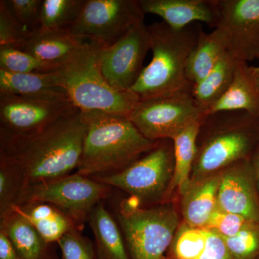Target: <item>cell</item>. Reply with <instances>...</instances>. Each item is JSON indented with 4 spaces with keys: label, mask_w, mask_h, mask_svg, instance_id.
<instances>
[{
    "label": "cell",
    "mask_w": 259,
    "mask_h": 259,
    "mask_svg": "<svg viewBox=\"0 0 259 259\" xmlns=\"http://www.w3.org/2000/svg\"><path fill=\"white\" fill-rule=\"evenodd\" d=\"M79 110L69 99H44L0 94V134H35Z\"/></svg>",
    "instance_id": "11"
},
{
    "label": "cell",
    "mask_w": 259,
    "mask_h": 259,
    "mask_svg": "<svg viewBox=\"0 0 259 259\" xmlns=\"http://www.w3.org/2000/svg\"><path fill=\"white\" fill-rule=\"evenodd\" d=\"M226 52V40L218 29L214 28L209 33L202 29L187 62V81L193 86L202 81Z\"/></svg>",
    "instance_id": "22"
},
{
    "label": "cell",
    "mask_w": 259,
    "mask_h": 259,
    "mask_svg": "<svg viewBox=\"0 0 259 259\" xmlns=\"http://www.w3.org/2000/svg\"><path fill=\"white\" fill-rule=\"evenodd\" d=\"M87 125L82 156L76 173L85 177L123 170L157 146L127 117L100 111L81 112Z\"/></svg>",
    "instance_id": "2"
},
{
    "label": "cell",
    "mask_w": 259,
    "mask_h": 259,
    "mask_svg": "<svg viewBox=\"0 0 259 259\" xmlns=\"http://www.w3.org/2000/svg\"><path fill=\"white\" fill-rule=\"evenodd\" d=\"M88 219L102 258L130 259L120 228L103 204H97Z\"/></svg>",
    "instance_id": "24"
},
{
    "label": "cell",
    "mask_w": 259,
    "mask_h": 259,
    "mask_svg": "<svg viewBox=\"0 0 259 259\" xmlns=\"http://www.w3.org/2000/svg\"><path fill=\"white\" fill-rule=\"evenodd\" d=\"M145 14L161 17L175 30H182L195 22L215 28L220 18L218 0H139Z\"/></svg>",
    "instance_id": "15"
},
{
    "label": "cell",
    "mask_w": 259,
    "mask_h": 259,
    "mask_svg": "<svg viewBox=\"0 0 259 259\" xmlns=\"http://www.w3.org/2000/svg\"><path fill=\"white\" fill-rule=\"evenodd\" d=\"M64 259H94L93 247L77 228L66 233L58 241Z\"/></svg>",
    "instance_id": "34"
},
{
    "label": "cell",
    "mask_w": 259,
    "mask_h": 259,
    "mask_svg": "<svg viewBox=\"0 0 259 259\" xmlns=\"http://www.w3.org/2000/svg\"><path fill=\"white\" fill-rule=\"evenodd\" d=\"M59 66L38 60L28 53L11 46L0 47V69L11 73L49 72Z\"/></svg>",
    "instance_id": "28"
},
{
    "label": "cell",
    "mask_w": 259,
    "mask_h": 259,
    "mask_svg": "<svg viewBox=\"0 0 259 259\" xmlns=\"http://www.w3.org/2000/svg\"><path fill=\"white\" fill-rule=\"evenodd\" d=\"M1 229L9 237L22 259H40L47 244L36 230L16 212L1 220Z\"/></svg>",
    "instance_id": "25"
},
{
    "label": "cell",
    "mask_w": 259,
    "mask_h": 259,
    "mask_svg": "<svg viewBox=\"0 0 259 259\" xmlns=\"http://www.w3.org/2000/svg\"><path fill=\"white\" fill-rule=\"evenodd\" d=\"M259 139V119L243 111L206 114L197 134L191 181L250 160Z\"/></svg>",
    "instance_id": "3"
},
{
    "label": "cell",
    "mask_w": 259,
    "mask_h": 259,
    "mask_svg": "<svg viewBox=\"0 0 259 259\" xmlns=\"http://www.w3.org/2000/svg\"><path fill=\"white\" fill-rule=\"evenodd\" d=\"M24 189L23 181L6 162L0 160V216L1 220L13 213Z\"/></svg>",
    "instance_id": "29"
},
{
    "label": "cell",
    "mask_w": 259,
    "mask_h": 259,
    "mask_svg": "<svg viewBox=\"0 0 259 259\" xmlns=\"http://www.w3.org/2000/svg\"><path fill=\"white\" fill-rule=\"evenodd\" d=\"M219 111H243L259 119V88L245 61H238L231 87L206 114Z\"/></svg>",
    "instance_id": "18"
},
{
    "label": "cell",
    "mask_w": 259,
    "mask_h": 259,
    "mask_svg": "<svg viewBox=\"0 0 259 259\" xmlns=\"http://www.w3.org/2000/svg\"><path fill=\"white\" fill-rule=\"evenodd\" d=\"M0 259H22L3 229H0Z\"/></svg>",
    "instance_id": "36"
},
{
    "label": "cell",
    "mask_w": 259,
    "mask_h": 259,
    "mask_svg": "<svg viewBox=\"0 0 259 259\" xmlns=\"http://www.w3.org/2000/svg\"><path fill=\"white\" fill-rule=\"evenodd\" d=\"M15 18L30 31L38 30L42 0H5Z\"/></svg>",
    "instance_id": "33"
},
{
    "label": "cell",
    "mask_w": 259,
    "mask_h": 259,
    "mask_svg": "<svg viewBox=\"0 0 259 259\" xmlns=\"http://www.w3.org/2000/svg\"><path fill=\"white\" fill-rule=\"evenodd\" d=\"M148 29L152 59L130 91L144 100L192 89L186 69L202 27L193 23L175 30L161 22L148 25Z\"/></svg>",
    "instance_id": "4"
},
{
    "label": "cell",
    "mask_w": 259,
    "mask_h": 259,
    "mask_svg": "<svg viewBox=\"0 0 259 259\" xmlns=\"http://www.w3.org/2000/svg\"><path fill=\"white\" fill-rule=\"evenodd\" d=\"M175 170V150L171 140H163L156 148L122 171L92 177L108 186L117 187L141 202L163 203Z\"/></svg>",
    "instance_id": "7"
},
{
    "label": "cell",
    "mask_w": 259,
    "mask_h": 259,
    "mask_svg": "<svg viewBox=\"0 0 259 259\" xmlns=\"http://www.w3.org/2000/svg\"><path fill=\"white\" fill-rule=\"evenodd\" d=\"M221 171L191 181L181 195L182 222L193 228H204L218 207Z\"/></svg>",
    "instance_id": "16"
},
{
    "label": "cell",
    "mask_w": 259,
    "mask_h": 259,
    "mask_svg": "<svg viewBox=\"0 0 259 259\" xmlns=\"http://www.w3.org/2000/svg\"><path fill=\"white\" fill-rule=\"evenodd\" d=\"M117 217L132 259H164L182 223L169 203L141 208L124 202Z\"/></svg>",
    "instance_id": "6"
},
{
    "label": "cell",
    "mask_w": 259,
    "mask_h": 259,
    "mask_svg": "<svg viewBox=\"0 0 259 259\" xmlns=\"http://www.w3.org/2000/svg\"><path fill=\"white\" fill-rule=\"evenodd\" d=\"M201 121L190 124L182 134L172 140L175 150V170L171 184L162 204L168 203L175 192L182 195L190 185Z\"/></svg>",
    "instance_id": "21"
},
{
    "label": "cell",
    "mask_w": 259,
    "mask_h": 259,
    "mask_svg": "<svg viewBox=\"0 0 259 259\" xmlns=\"http://www.w3.org/2000/svg\"><path fill=\"white\" fill-rule=\"evenodd\" d=\"M227 52L238 60L259 59V0H218Z\"/></svg>",
    "instance_id": "13"
},
{
    "label": "cell",
    "mask_w": 259,
    "mask_h": 259,
    "mask_svg": "<svg viewBox=\"0 0 259 259\" xmlns=\"http://www.w3.org/2000/svg\"><path fill=\"white\" fill-rule=\"evenodd\" d=\"M86 0H42L39 30L69 29L79 18Z\"/></svg>",
    "instance_id": "26"
},
{
    "label": "cell",
    "mask_w": 259,
    "mask_h": 259,
    "mask_svg": "<svg viewBox=\"0 0 259 259\" xmlns=\"http://www.w3.org/2000/svg\"><path fill=\"white\" fill-rule=\"evenodd\" d=\"M164 259H180L178 258H176V257H173V258H165Z\"/></svg>",
    "instance_id": "39"
},
{
    "label": "cell",
    "mask_w": 259,
    "mask_h": 259,
    "mask_svg": "<svg viewBox=\"0 0 259 259\" xmlns=\"http://www.w3.org/2000/svg\"><path fill=\"white\" fill-rule=\"evenodd\" d=\"M13 212L25 218L46 243L59 241L68 232L77 228L74 221L55 206L34 202L15 206Z\"/></svg>",
    "instance_id": "20"
},
{
    "label": "cell",
    "mask_w": 259,
    "mask_h": 259,
    "mask_svg": "<svg viewBox=\"0 0 259 259\" xmlns=\"http://www.w3.org/2000/svg\"><path fill=\"white\" fill-rule=\"evenodd\" d=\"M86 133L77 110L34 134H0V160L18 173L24 189L68 176L79 166Z\"/></svg>",
    "instance_id": "1"
},
{
    "label": "cell",
    "mask_w": 259,
    "mask_h": 259,
    "mask_svg": "<svg viewBox=\"0 0 259 259\" xmlns=\"http://www.w3.org/2000/svg\"><path fill=\"white\" fill-rule=\"evenodd\" d=\"M32 31L24 27L12 14L5 4L0 1V47L11 46L15 47L21 44L30 35Z\"/></svg>",
    "instance_id": "31"
},
{
    "label": "cell",
    "mask_w": 259,
    "mask_h": 259,
    "mask_svg": "<svg viewBox=\"0 0 259 259\" xmlns=\"http://www.w3.org/2000/svg\"><path fill=\"white\" fill-rule=\"evenodd\" d=\"M218 207L259 223V190L250 160H243L221 171Z\"/></svg>",
    "instance_id": "14"
},
{
    "label": "cell",
    "mask_w": 259,
    "mask_h": 259,
    "mask_svg": "<svg viewBox=\"0 0 259 259\" xmlns=\"http://www.w3.org/2000/svg\"><path fill=\"white\" fill-rule=\"evenodd\" d=\"M207 236V230L193 228L185 223H181L171 245L174 257L180 259H198L205 248Z\"/></svg>",
    "instance_id": "27"
},
{
    "label": "cell",
    "mask_w": 259,
    "mask_h": 259,
    "mask_svg": "<svg viewBox=\"0 0 259 259\" xmlns=\"http://www.w3.org/2000/svg\"><path fill=\"white\" fill-rule=\"evenodd\" d=\"M250 223L251 221L241 215L226 212L217 207L204 229L214 232L222 238H231Z\"/></svg>",
    "instance_id": "32"
},
{
    "label": "cell",
    "mask_w": 259,
    "mask_h": 259,
    "mask_svg": "<svg viewBox=\"0 0 259 259\" xmlns=\"http://www.w3.org/2000/svg\"><path fill=\"white\" fill-rule=\"evenodd\" d=\"M198 259H234L224 239L214 232L208 231L207 243Z\"/></svg>",
    "instance_id": "35"
},
{
    "label": "cell",
    "mask_w": 259,
    "mask_h": 259,
    "mask_svg": "<svg viewBox=\"0 0 259 259\" xmlns=\"http://www.w3.org/2000/svg\"><path fill=\"white\" fill-rule=\"evenodd\" d=\"M250 163H251L252 167H253V171H254L259 190V139L254 148V151H253V153H252L251 157L250 158Z\"/></svg>",
    "instance_id": "37"
},
{
    "label": "cell",
    "mask_w": 259,
    "mask_h": 259,
    "mask_svg": "<svg viewBox=\"0 0 259 259\" xmlns=\"http://www.w3.org/2000/svg\"><path fill=\"white\" fill-rule=\"evenodd\" d=\"M151 49L148 25L141 22L118 41L99 49L100 69L109 84L120 92L130 91L141 76L145 57Z\"/></svg>",
    "instance_id": "12"
},
{
    "label": "cell",
    "mask_w": 259,
    "mask_h": 259,
    "mask_svg": "<svg viewBox=\"0 0 259 259\" xmlns=\"http://www.w3.org/2000/svg\"><path fill=\"white\" fill-rule=\"evenodd\" d=\"M251 71L257 86L259 88V66H251Z\"/></svg>",
    "instance_id": "38"
},
{
    "label": "cell",
    "mask_w": 259,
    "mask_h": 259,
    "mask_svg": "<svg viewBox=\"0 0 259 259\" xmlns=\"http://www.w3.org/2000/svg\"><path fill=\"white\" fill-rule=\"evenodd\" d=\"M100 47L85 42L56 69L59 85L81 112L100 111L128 118L140 98L131 91L120 92L105 79L99 63Z\"/></svg>",
    "instance_id": "5"
},
{
    "label": "cell",
    "mask_w": 259,
    "mask_h": 259,
    "mask_svg": "<svg viewBox=\"0 0 259 259\" xmlns=\"http://www.w3.org/2000/svg\"><path fill=\"white\" fill-rule=\"evenodd\" d=\"M108 186L76 173L25 187L18 205L40 202L55 206L75 224L83 222L108 194Z\"/></svg>",
    "instance_id": "10"
},
{
    "label": "cell",
    "mask_w": 259,
    "mask_h": 259,
    "mask_svg": "<svg viewBox=\"0 0 259 259\" xmlns=\"http://www.w3.org/2000/svg\"><path fill=\"white\" fill-rule=\"evenodd\" d=\"M84 42L69 29L48 31L38 29L14 48L28 53L42 62L59 67Z\"/></svg>",
    "instance_id": "17"
},
{
    "label": "cell",
    "mask_w": 259,
    "mask_h": 259,
    "mask_svg": "<svg viewBox=\"0 0 259 259\" xmlns=\"http://www.w3.org/2000/svg\"><path fill=\"white\" fill-rule=\"evenodd\" d=\"M0 94L35 98L69 99L59 85L56 70L18 74L0 69Z\"/></svg>",
    "instance_id": "19"
},
{
    "label": "cell",
    "mask_w": 259,
    "mask_h": 259,
    "mask_svg": "<svg viewBox=\"0 0 259 259\" xmlns=\"http://www.w3.org/2000/svg\"><path fill=\"white\" fill-rule=\"evenodd\" d=\"M145 15L139 0H86L69 30L81 40L108 47L144 22Z\"/></svg>",
    "instance_id": "9"
},
{
    "label": "cell",
    "mask_w": 259,
    "mask_h": 259,
    "mask_svg": "<svg viewBox=\"0 0 259 259\" xmlns=\"http://www.w3.org/2000/svg\"><path fill=\"white\" fill-rule=\"evenodd\" d=\"M192 90L140 100L128 119L146 139L172 141L206 115L194 100Z\"/></svg>",
    "instance_id": "8"
},
{
    "label": "cell",
    "mask_w": 259,
    "mask_h": 259,
    "mask_svg": "<svg viewBox=\"0 0 259 259\" xmlns=\"http://www.w3.org/2000/svg\"><path fill=\"white\" fill-rule=\"evenodd\" d=\"M234 259H259V223H249L241 232L223 238Z\"/></svg>",
    "instance_id": "30"
},
{
    "label": "cell",
    "mask_w": 259,
    "mask_h": 259,
    "mask_svg": "<svg viewBox=\"0 0 259 259\" xmlns=\"http://www.w3.org/2000/svg\"><path fill=\"white\" fill-rule=\"evenodd\" d=\"M238 61L226 52L209 74L202 81L194 85L192 96L205 113L231 87Z\"/></svg>",
    "instance_id": "23"
}]
</instances>
